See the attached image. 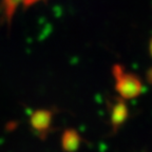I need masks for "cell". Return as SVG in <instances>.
Segmentation results:
<instances>
[{"label": "cell", "instance_id": "obj_1", "mask_svg": "<svg viewBox=\"0 0 152 152\" xmlns=\"http://www.w3.org/2000/svg\"><path fill=\"white\" fill-rule=\"evenodd\" d=\"M113 74L116 90L124 98H133L140 94L142 86L135 75L125 72L121 66H114Z\"/></svg>", "mask_w": 152, "mask_h": 152}, {"label": "cell", "instance_id": "obj_2", "mask_svg": "<svg viewBox=\"0 0 152 152\" xmlns=\"http://www.w3.org/2000/svg\"><path fill=\"white\" fill-rule=\"evenodd\" d=\"M79 142H80L79 135L74 130H68L64 132V136H62V147L66 151H75L78 148Z\"/></svg>", "mask_w": 152, "mask_h": 152}, {"label": "cell", "instance_id": "obj_3", "mask_svg": "<svg viewBox=\"0 0 152 152\" xmlns=\"http://www.w3.org/2000/svg\"><path fill=\"white\" fill-rule=\"evenodd\" d=\"M51 121V115L48 111H38L32 117V125L36 130L45 131L49 127Z\"/></svg>", "mask_w": 152, "mask_h": 152}, {"label": "cell", "instance_id": "obj_4", "mask_svg": "<svg viewBox=\"0 0 152 152\" xmlns=\"http://www.w3.org/2000/svg\"><path fill=\"white\" fill-rule=\"evenodd\" d=\"M127 115V109L126 106L124 104H118L116 107L114 108L113 110V114H112V123L117 126L121 123H123L126 118Z\"/></svg>", "mask_w": 152, "mask_h": 152}, {"label": "cell", "instance_id": "obj_5", "mask_svg": "<svg viewBox=\"0 0 152 152\" xmlns=\"http://www.w3.org/2000/svg\"><path fill=\"white\" fill-rule=\"evenodd\" d=\"M20 1H24V2H31V1H35V0H7V7H10V5H15L16 3H18V2H20Z\"/></svg>", "mask_w": 152, "mask_h": 152}, {"label": "cell", "instance_id": "obj_6", "mask_svg": "<svg viewBox=\"0 0 152 152\" xmlns=\"http://www.w3.org/2000/svg\"><path fill=\"white\" fill-rule=\"evenodd\" d=\"M150 54L152 56V39H151V42H150Z\"/></svg>", "mask_w": 152, "mask_h": 152}, {"label": "cell", "instance_id": "obj_7", "mask_svg": "<svg viewBox=\"0 0 152 152\" xmlns=\"http://www.w3.org/2000/svg\"><path fill=\"white\" fill-rule=\"evenodd\" d=\"M149 77H150V79H151V81H152V71L150 72V76H149Z\"/></svg>", "mask_w": 152, "mask_h": 152}]
</instances>
